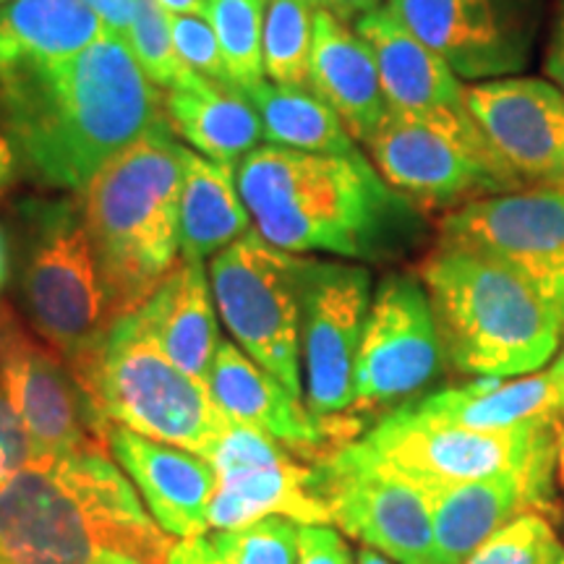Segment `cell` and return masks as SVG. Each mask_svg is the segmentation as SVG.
Segmentation results:
<instances>
[{"instance_id": "41", "label": "cell", "mask_w": 564, "mask_h": 564, "mask_svg": "<svg viewBox=\"0 0 564 564\" xmlns=\"http://www.w3.org/2000/svg\"><path fill=\"white\" fill-rule=\"evenodd\" d=\"M97 17L102 19V24L110 32L121 34L129 42L131 34V19H133V0H84Z\"/></svg>"}, {"instance_id": "21", "label": "cell", "mask_w": 564, "mask_h": 564, "mask_svg": "<svg viewBox=\"0 0 564 564\" xmlns=\"http://www.w3.org/2000/svg\"><path fill=\"white\" fill-rule=\"evenodd\" d=\"M421 491L432 510L436 564H465L489 535L523 512H541L549 520L560 518L556 494L514 476Z\"/></svg>"}, {"instance_id": "23", "label": "cell", "mask_w": 564, "mask_h": 564, "mask_svg": "<svg viewBox=\"0 0 564 564\" xmlns=\"http://www.w3.org/2000/svg\"><path fill=\"white\" fill-rule=\"evenodd\" d=\"M162 110L173 133L223 165H238L264 137L262 118L243 91L204 79L192 68L165 89Z\"/></svg>"}, {"instance_id": "14", "label": "cell", "mask_w": 564, "mask_h": 564, "mask_svg": "<svg viewBox=\"0 0 564 564\" xmlns=\"http://www.w3.org/2000/svg\"><path fill=\"white\" fill-rule=\"evenodd\" d=\"M465 84L520 76L531 66L546 0H387Z\"/></svg>"}, {"instance_id": "22", "label": "cell", "mask_w": 564, "mask_h": 564, "mask_svg": "<svg viewBox=\"0 0 564 564\" xmlns=\"http://www.w3.org/2000/svg\"><path fill=\"white\" fill-rule=\"evenodd\" d=\"M312 91L366 144L390 112L377 58L361 34L329 9L314 11Z\"/></svg>"}, {"instance_id": "39", "label": "cell", "mask_w": 564, "mask_h": 564, "mask_svg": "<svg viewBox=\"0 0 564 564\" xmlns=\"http://www.w3.org/2000/svg\"><path fill=\"white\" fill-rule=\"evenodd\" d=\"M544 79L564 91V0H554L552 24L544 47Z\"/></svg>"}, {"instance_id": "47", "label": "cell", "mask_w": 564, "mask_h": 564, "mask_svg": "<svg viewBox=\"0 0 564 564\" xmlns=\"http://www.w3.org/2000/svg\"><path fill=\"white\" fill-rule=\"evenodd\" d=\"M358 564H392V560H387L384 554L373 552V549L364 546L361 552H358Z\"/></svg>"}, {"instance_id": "35", "label": "cell", "mask_w": 564, "mask_h": 564, "mask_svg": "<svg viewBox=\"0 0 564 564\" xmlns=\"http://www.w3.org/2000/svg\"><path fill=\"white\" fill-rule=\"evenodd\" d=\"M295 457L291 449L282 447L278 440L270 434L259 432V429L246 426V423L232 421L220 440H217L215 449H212L207 460L215 468L217 478L241 474V470L262 468V465H274L282 460Z\"/></svg>"}, {"instance_id": "36", "label": "cell", "mask_w": 564, "mask_h": 564, "mask_svg": "<svg viewBox=\"0 0 564 564\" xmlns=\"http://www.w3.org/2000/svg\"><path fill=\"white\" fill-rule=\"evenodd\" d=\"M173 42L181 61L188 68L202 74L204 79L232 87L220 42H217V34L212 30L207 17H173Z\"/></svg>"}, {"instance_id": "11", "label": "cell", "mask_w": 564, "mask_h": 564, "mask_svg": "<svg viewBox=\"0 0 564 564\" xmlns=\"http://www.w3.org/2000/svg\"><path fill=\"white\" fill-rule=\"evenodd\" d=\"M299 299L306 408L340 447L358 434L348 413L356 392V358L373 299L369 267L301 257Z\"/></svg>"}, {"instance_id": "8", "label": "cell", "mask_w": 564, "mask_h": 564, "mask_svg": "<svg viewBox=\"0 0 564 564\" xmlns=\"http://www.w3.org/2000/svg\"><path fill=\"white\" fill-rule=\"evenodd\" d=\"M369 453L419 489L489 478H525L556 494V419L505 432H476L421 413L413 403L373 421L358 436Z\"/></svg>"}, {"instance_id": "37", "label": "cell", "mask_w": 564, "mask_h": 564, "mask_svg": "<svg viewBox=\"0 0 564 564\" xmlns=\"http://www.w3.org/2000/svg\"><path fill=\"white\" fill-rule=\"evenodd\" d=\"M37 460V449L24 421L11 405L9 394L0 387V489L11 481L13 476Z\"/></svg>"}, {"instance_id": "7", "label": "cell", "mask_w": 564, "mask_h": 564, "mask_svg": "<svg viewBox=\"0 0 564 564\" xmlns=\"http://www.w3.org/2000/svg\"><path fill=\"white\" fill-rule=\"evenodd\" d=\"M79 384L108 429L126 426L204 460L232 423L209 384L178 369L137 314L112 324L102 356Z\"/></svg>"}, {"instance_id": "2", "label": "cell", "mask_w": 564, "mask_h": 564, "mask_svg": "<svg viewBox=\"0 0 564 564\" xmlns=\"http://www.w3.org/2000/svg\"><path fill=\"white\" fill-rule=\"evenodd\" d=\"M236 178L257 232L282 251L390 262L411 251L426 228L421 209L394 192L361 150L257 147L238 162Z\"/></svg>"}, {"instance_id": "10", "label": "cell", "mask_w": 564, "mask_h": 564, "mask_svg": "<svg viewBox=\"0 0 564 564\" xmlns=\"http://www.w3.org/2000/svg\"><path fill=\"white\" fill-rule=\"evenodd\" d=\"M299 253L282 251L257 230L212 257L215 306L246 356L306 403L301 384Z\"/></svg>"}, {"instance_id": "30", "label": "cell", "mask_w": 564, "mask_h": 564, "mask_svg": "<svg viewBox=\"0 0 564 564\" xmlns=\"http://www.w3.org/2000/svg\"><path fill=\"white\" fill-rule=\"evenodd\" d=\"M314 11L303 0H267L262 55L264 76L291 89H312Z\"/></svg>"}, {"instance_id": "26", "label": "cell", "mask_w": 564, "mask_h": 564, "mask_svg": "<svg viewBox=\"0 0 564 564\" xmlns=\"http://www.w3.org/2000/svg\"><path fill=\"white\" fill-rule=\"evenodd\" d=\"M291 518L301 525H329V512L314 491L312 463L299 457L217 478L209 528L232 531L259 518Z\"/></svg>"}, {"instance_id": "45", "label": "cell", "mask_w": 564, "mask_h": 564, "mask_svg": "<svg viewBox=\"0 0 564 564\" xmlns=\"http://www.w3.org/2000/svg\"><path fill=\"white\" fill-rule=\"evenodd\" d=\"M556 478H560L564 491V426L560 419H556Z\"/></svg>"}, {"instance_id": "33", "label": "cell", "mask_w": 564, "mask_h": 564, "mask_svg": "<svg viewBox=\"0 0 564 564\" xmlns=\"http://www.w3.org/2000/svg\"><path fill=\"white\" fill-rule=\"evenodd\" d=\"M562 554L552 520L541 512H523L489 535L465 564H560Z\"/></svg>"}, {"instance_id": "24", "label": "cell", "mask_w": 564, "mask_h": 564, "mask_svg": "<svg viewBox=\"0 0 564 564\" xmlns=\"http://www.w3.org/2000/svg\"><path fill=\"white\" fill-rule=\"evenodd\" d=\"M133 314L178 369L207 384L220 335L209 270L204 262L181 259L158 293Z\"/></svg>"}, {"instance_id": "48", "label": "cell", "mask_w": 564, "mask_h": 564, "mask_svg": "<svg viewBox=\"0 0 564 564\" xmlns=\"http://www.w3.org/2000/svg\"><path fill=\"white\" fill-rule=\"evenodd\" d=\"M552 373H554V379H556V387H560V398H562V413H564V350H562V356L556 358V364L552 366Z\"/></svg>"}, {"instance_id": "40", "label": "cell", "mask_w": 564, "mask_h": 564, "mask_svg": "<svg viewBox=\"0 0 564 564\" xmlns=\"http://www.w3.org/2000/svg\"><path fill=\"white\" fill-rule=\"evenodd\" d=\"M165 564H225V560L217 552L215 541L207 535H192V539L175 541Z\"/></svg>"}, {"instance_id": "31", "label": "cell", "mask_w": 564, "mask_h": 564, "mask_svg": "<svg viewBox=\"0 0 564 564\" xmlns=\"http://www.w3.org/2000/svg\"><path fill=\"white\" fill-rule=\"evenodd\" d=\"M264 6L267 0H209V24L220 42L232 87L243 95L264 82Z\"/></svg>"}, {"instance_id": "20", "label": "cell", "mask_w": 564, "mask_h": 564, "mask_svg": "<svg viewBox=\"0 0 564 564\" xmlns=\"http://www.w3.org/2000/svg\"><path fill=\"white\" fill-rule=\"evenodd\" d=\"M352 30L371 47L387 102L394 110L413 116H444L468 112V84L436 55L426 42L415 37L394 17L390 6H379L352 21Z\"/></svg>"}, {"instance_id": "44", "label": "cell", "mask_w": 564, "mask_h": 564, "mask_svg": "<svg viewBox=\"0 0 564 564\" xmlns=\"http://www.w3.org/2000/svg\"><path fill=\"white\" fill-rule=\"evenodd\" d=\"M17 152H13L11 141L3 137V131H0V188L6 186L13 178V171H17Z\"/></svg>"}, {"instance_id": "32", "label": "cell", "mask_w": 564, "mask_h": 564, "mask_svg": "<svg viewBox=\"0 0 564 564\" xmlns=\"http://www.w3.org/2000/svg\"><path fill=\"white\" fill-rule=\"evenodd\" d=\"M129 47L158 89H171L188 66L173 42V13L158 0H133Z\"/></svg>"}, {"instance_id": "5", "label": "cell", "mask_w": 564, "mask_h": 564, "mask_svg": "<svg viewBox=\"0 0 564 564\" xmlns=\"http://www.w3.org/2000/svg\"><path fill=\"white\" fill-rule=\"evenodd\" d=\"M444 364L470 379H512L549 364L564 324L510 267L481 251L436 241L421 259Z\"/></svg>"}, {"instance_id": "17", "label": "cell", "mask_w": 564, "mask_h": 564, "mask_svg": "<svg viewBox=\"0 0 564 564\" xmlns=\"http://www.w3.org/2000/svg\"><path fill=\"white\" fill-rule=\"evenodd\" d=\"M484 137L525 188L564 192V91L539 76L468 84Z\"/></svg>"}, {"instance_id": "18", "label": "cell", "mask_w": 564, "mask_h": 564, "mask_svg": "<svg viewBox=\"0 0 564 564\" xmlns=\"http://www.w3.org/2000/svg\"><path fill=\"white\" fill-rule=\"evenodd\" d=\"M108 449L162 531L175 539L207 533L209 502L217 489L209 460L126 426H110Z\"/></svg>"}, {"instance_id": "27", "label": "cell", "mask_w": 564, "mask_h": 564, "mask_svg": "<svg viewBox=\"0 0 564 564\" xmlns=\"http://www.w3.org/2000/svg\"><path fill=\"white\" fill-rule=\"evenodd\" d=\"M236 171V165H223L183 147L181 259L204 262L251 230V215L238 192Z\"/></svg>"}, {"instance_id": "50", "label": "cell", "mask_w": 564, "mask_h": 564, "mask_svg": "<svg viewBox=\"0 0 564 564\" xmlns=\"http://www.w3.org/2000/svg\"><path fill=\"white\" fill-rule=\"evenodd\" d=\"M3 3H9V0H0V6H3Z\"/></svg>"}, {"instance_id": "42", "label": "cell", "mask_w": 564, "mask_h": 564, "mask_svg": "<svg viewBox=\"0 0 564 564\" xmlns=\"http://www.w3.org/2000/svg\"><path fill=\"white\" fill-rule=\"evenodd\" d=\"M384 3L387 0H329V11L350 24V21H356L358 17H364V13L379 9Z\"/></svg>"}, {"instance_id": "4", "label": "cell", "mask_w": 564, "mask_h": 564, "mask_svg": "<svg viewBox=\"0 0 564 564\" xmlns=\"http://www.w3.org/2000/svg\"><path fill=\"white\" fill-rule=\"evenodd\" d=\"M183 144L160 121L82 194L84 223L112 319L139 312L181 264Z\"/></svg>"}, {"instance_id": "25", "label": "cell", "mask_w": 564, "mask_h": 564, "mask_svg": "<svg viewBox=\"0 0 564 564\" xmlns=\"http://www.w3.org/2000/svg\"><path fill=\"white\" fill-rule=\"evenodd\" d=\"M413 405L421 413L476 432H505L533 421L560 419L562 413L552 369L523 379H474L463 387L423 394Z\"/></svg>"}, {"instance_id": "16", "label": "cell", "mask_w": 564, "mask_h": 564, "mask_svg": "<svg viewBox=\"0 0 564 564\" xmlns=\"http://www.w3.org/2000/svg\"><path fill=\"white\" fill-rule=\"evenodd\" d=\"M0 387L30 432L37 460L108 447V432L68 364L0 301Z\"/></svg>"}, {"instance_id": "15", "label": "cell", "mask_w": 564, "mask_h": 564, "mask_svg": "<svg viewBox=\"0 0 564 564\" xmlns=\"http://www.w3.org/2000/svg\"><path fill=\"white\" fill-rule=\"evenodd\" d=\"M436 241L507 264L564 324V192L523 188L463 204L444 212Z\"/></svg>"}, {"instance_id": "28", "label": "cell", "mask_w": 564, "mask_h": 564, "mask_svg": "<svg viewBox=\"0 0 564 564\" xmlns=\"http://www.w3.org/2000/svg\"><path fill=\"white\" fill-rule=\"evenodd\" d=\"M105 32L84 0H9L0 6V74L70 58Z\"/></svg>"}, {"instance_id": "51", "label": "cell", "mask_w": 564, "mask_h": 564, "mask_svg": "<svg viewBox=\"0 0 564 564\" xmlns=\"http://www.w3.org/2000/svg\"><path fill=\"white\" fill-rule=\"evenodd\" d=\"M560 564H564V554H562V560H560Z\"/></svg>"}, {"instance_id": "6", "label": "cell", "mask_w": 564, "mask_h": 564, "mask_svg": "<svg viewBox=\"0 0 564 564\" xmlns=\"http://www.w3.org/2000/svg\"><path fill=\"white\" fill-rule=\"evenodd\" d=\"M79 199L68 194L21 204L26 316L34 333L68 364L76 382L95 369L116 324Z\"/></svg>"}, {"instance_id": "46", "label": "cell", "mask_w": 564, "mask_h": 564, "mask_svg": "<svg viewBox=\"0 0 564 564\" xmlns=\"http://www.w3.org/2000/svg\"><path fill=\"white\" fill-rule=\"evenodd\" d=\"M9 282V246H6L3 232H0V291L6 288Z\"/></svg>"}, {"instance_id": "38", "label": "cell", "mask_w": 564, "mask_h": 564, "mask_svg": "<svg viewBox=\"0 0 564 564\" xmlns=\"http://www.w3.org/2000/svg\"><path fill=\"white\" fill-rule=\"evenodd\" d=\"M299 564H352V552L333 525H301Z\"/></svg>"}, {"instance_id": "13", "label": "cell", "mask_w": 564, "mask_h": 564, "mask_svg": "<svg viewBox=\"0 0 564 564\" xmlns=\"http://www.w3.org/2000/svg\"><path fill=\"white\" fill-rule=\"evenodd\" d=\"M329 523L394 564H436L426 497L413 481L350 440L312 463Z\"/></svg>"}, {"instance_id": "49", "label": "cell", "mask_w": 564, "mask_h": 564, "mask_svg": "<svg viewBox=\"0 0 564 564\" xmlns=\"http://www.w3.org/2000/svg\"><path fill=\"white\" fill-rule=\"evenodd\" d=\"M303 3H308L312 9H329V0H303Z\"/></svg>"}, {"instance_id": "1", "label": "cell", "mask_w": 564, "mask_h": 564, "mask_svg": "<svg viewBox=\"0 0 564 564\" xmlns=\"http://www.w3.org/2000/svg\"><path fill=\"white\" fill-rule=\"evenodd\" d=\"M160 121V89L108 26L70 58L0 74V131L17 158L61 192L82 196L112 158Z\"/></svg>"}, {"instance_id": "3", "label": "cell", "mask_w": 564, "mask_h": 564, "mask_svg": "<svg viewBox=\"0 0 564 564\" xmlns=\"http://www.w3.org/2000/svg\"><path fill=\"white\" fill-rule=\"evenodd\" d=\"M171 546L108 447L34 460L0 489V564H165Z\"/></svg>"}, {"instance_id": "43", "label": "cell", "mask_w": 564, "mask_h": 564, "mask_svg": "<svg viewBox=\"0 0 564 564\" xmlns=\"http://www.w3.org/2000/svg\"><path fill=\"white\" fill-rule=\"evenodd\" d=\"M173 17H207L209 0H158Z\"/></svg>"}, {"instance_id": "12", "label": "cell", "mask_w": 564, "mask_h": 564, "mask_svg": "<svg viewBox=\"0 0 564 564\" xmlns=\"http://www.w3.org/2000/svg\"><path fill=\"white\" fill-rule=\"evenodd\" d=\"M444 366L440 329L419 274H384L371 299L356 358L348 419L358 429L423 398Z\"/></svg>"}, {"instance_id": "19", "label": "cell", "mask_w": 564, "mask_h": 564, "mask_svg": "<svg viewBox=\"0 0 564 564\" xmlns=\"http://www.w3.org/2000/svg\"><path fill=\"white\" fill-rule=\"evenodd\" d=\"M209 392L230 421L270 434L301 460H316L335 449L329 434L303 400L285 390L272 373L253 364L236 343L220 340L209 371Z\"/></svg>"}, {"instance_id": "29", "label": "cell", "mask_w": 564, "mask_h": 564, "mask_svg": "<svg viewBox=\"0 0 564 564\" xmlns=\"http://www.w3.org/2000/svg\"><path fill=\"white\" fill-rule=\"evenodd\" d=\"M246 97L262 118L264 139L272 147L314 154H350L358 150L340 116L312 89L280 87L264 79L246 91Z\"/></svg>"}, {"instance_id": "34", "label": "cell", "mask_w": 564, "mask_h": 564, "mask_svg": "<svg viewBox=\"0 0 564 564\" xmlns=\"http://www.w3.org/2000/svg\"><path fill=\"white\" fill-rule=\"evenodd\" d=\"M299 531L295 520L270 514L232 531H217L212 541L225 564H299Z\"/></svg>"}, {"instance_id": "9", "label": "cell", "mask_w": 564, "mask_h": 564, "mask_svg": "<svg viewBox=\"0 0 564 564\" xmlns=\"http://www.w3.org/2000/svg\"><path fill=\"white\" fill-rule=\"evenodd\" d=\"M366 147L379 175L419 209L453 212L525 188L470 110L413 116L390 108Z\"/></svg>"}]
</instances>
